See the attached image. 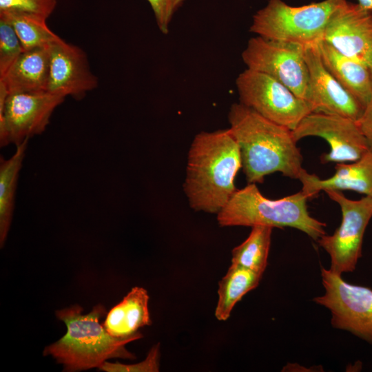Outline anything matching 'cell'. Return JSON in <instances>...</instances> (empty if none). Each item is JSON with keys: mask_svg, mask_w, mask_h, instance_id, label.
Returning <instances> with one entry per match:
<instances>
[{"mask_svg": "<svg viewBox=\"0 0 372 372\" xmlns=\"http://www.w3.org/2000/svg\"><path fill=\"white\" fill-rule=\"evenodd\" d=\"M228 121V129L240 149L248 183H262L266 176L274 172L299 179L304 169L291 130L265 118L240 102L231 105Z\"/></svg>", "mask_w": 372, "mask_h": 372, "instance_id": "obj_1", "label": "cell"}, {"mask_svg": "<svg viewBox=\"0 0 372 372\" xmlns=\"http://www.w3.org/2000/svg\"><path fill=\"white\" fill-rule=\"evenodd\" d=\"M241 167L240 149L229 129L197 134L183 184L191 208L217 214L237 190L234 182Z\"/></svg>", "mask_w": 372, "mask_h": 372, "instance_id": "obj_2", "label": "cell"}, {"mask_svg": "<svg viewBox=\"0 0 372 372\" xmlns=\"http://www.w3.org/2000/svg\"><path fill=\"white\" fill-rule=\"evenodd\" d=\"M78 304L56 311L58 319L67 327V332L56 342L46 347L44 355H52L65 371H79L99 366L107 359H135L125 345L136 338L120 339L111 335L100 324L106 313L101 304L83 314Z\"/></svg>", "mask_w": 372, "mask_h": 372, "instance_id": "obj_3", "label": "cell"}, {"mask_svg": "<svg viewBox=\"0 0 372 372\" xmlns=\"http://www.w3.org/2000/svg\"><path fill=\"white\" fill-rule=\"evenodd\" d=\"M308 199L301 190L282 198L271 200L260 193L256 183H248L235 192L217 214V220L221 227H292L318 240L326 234V224L309 214Z\"/></svg>", "mask_w": 372, "mask_h": 372, "instance_id": "obj_4", "label": "cell"}, {"mask_svg": "<svg viewBox=\"0 0 372 372\" xmlns=\"http://www.w3.org/2000/svg\"><path fill=\"white\" fill-rule=\"evenodd\" d=\"M347 0H323L301 6L282 0H269L253 16L250 32L267 39L289 42L304 47L323 39L334 12Z\"/></svg>", "mask_w": 372, "mask_h": 372, "instance_id": "obj_5", "label": "cell"}, {"mask_svg": "<svg viewBox=\"0 0 372 372\" xmlns=\"http://www.w3.org/2000/svg\"><path fill=\"white\" fill-rule=\"evenodd\" d=\"M236 85L240 103L291 130L313 112L309 103L265 73L247 68L236 78Z\"/></svg>", "mask_w": 372, "mask_h": 372, "instance_id": "obj_6", "label": "cell"}, {"mask_svg": "<svg viewBox=\"0 0 372 372\" xmlns=\"http://www.w3.org/2000/svg\"><path fill=\"white\" fill-rule=\"evenodd\" d=\"M242 59L247 68L271 76L309 103V74L304 46L256 36L248 41Z\"/></svg>", "mask_w": 372, "mask_h": 372, "instance_id": "obj_7", "label": "cell"}, {"mask_svg": "<svg viewBox=\"0 0 372 372\" xmlns=\"http://www.w3.org/2000/svg\"><path fill=\"white\" fill-rule=\"evenodd\" d=\"M325 192L340 205L342 221L333 234H324L317 241L330 256L329 269L342 276L353 272L362 256L364 235L372 218V198L365 196L354 200L347 198L342 191Z\"/></svg>", "mask_w": 372, "mask_h": 372, "instance_id": "obj_8", "label": "cell"}, {"mask_svg": "<svg viewBox=\"0 0 372 372\" xmlns=\"http://www.w3.org/2000/svg\"><path fill=\"white\" fill-rule=\"evenodd\" d=\"M321 278L325 292L313 300L330 311L332 326L372 344V289L350 284L324 267Z\"/></svg>", "mask_w": 372, "mask_h": 372, "instance_id": "obj_9", "label": "cell"}, {"mask_svg": "<svg viewBox=\"0 0 372 372\" xmlns=\"http://www.w3.org/2000/svg\"><path fill=\"white\" fill-rule=\"evenodd\" d=\"M65 97L48 92L12 93L0 98V145L16 146L45 131Z\"/></svg>", "mask_w": 372, "mask_h": 372, "instance_id": "obj_10", "label": "cell"}, {"mask_svg": "<svg viewBox=\"0 0 372 372\" xmlns=\"http://www.w3.org/2000/svg\"><path fill=\"white\" fill-rule=\"evenodd\" d=\"M296 142L307 136H318L329 144L331 150L320 156V161L353 162L371 149L357 121L344 116L311 112L292 130Z\"/></svg>", "mask_w": 372, "mask_h": 372, "instance_id": "obj_11", "label": "cell"}, {"mask_svg": "<svg viewBox=\"0 0 372 372\" xmlns=\"http://www.w3.org/2000/svg\"><path fill=\"white\" fill-rule=\"evenodd\" d=\"M322 40L372 70V11L346 1L330 19Z\"/></svg>", "mask_w": 372, "mask_h": 372, "instance_id": "obj_12", "label": "cell"}, {"mask_svg": "<svg viewBox=\"0 0 372 372\" xmlns=\"http://www.w3.org/2000/svg\"><path fill=\"white\" fill-rule=\"evenodd\" d=\"M50 71L47 92L80 100L99 85L90 70L86 53L62 39L50 45Z\"/></svg>", "mask_w": 372, "mask_h": 372, "instance_id": "obj_13", "label": "cell"}, {"mask_svg": "<svg viewBox=\"0 0 372 372\" xmlns=\"http://www.w3.org/2000/svg\"><path fill=\"white\" fill-rule=\"evenodd\" d=\"M304 57L309 74L312 112L339 115L358 121L364 106L326 68L318 44L305 46Z\"/></svg>", "mask_w": 372, "mask_h": 372, "instance_id": "obj_14", "label": "cell"}, {"mask_svg": "<svg viewBox=\"0 0 372 372\" xmlns=\"http://www.w3.org/2000/svg\"><path fill=\"white\" fill-rule=\"evenodd\" d=\"M335 169V174L326 179L302 171L298 180L309 199L327 190H352L372 198V148L351 163H338Z\"/></svg>", "mask_w": 372, "mask_h": 372, "instance_id": "obj_15", "label": "cell"}, {"mask_svg": "<svg viewBox=\"0 0 372 372\" xmlns=\"http://www.w3.org/2000/svg\"><path fill=\"white\" fill-rule=\"evenodd\" d=\"M50 45L23 51L0 77L8 94L41 93L48 90L50 71Z\"/></svg>", "mask_w": 372, "mask_h": 372, "instance_id": "obj_16", "label": "cell"}, {"mask_svg": "<svg viewBox=\"0 0 372 372\" xmlns=\"http://www.w3.org/2000/svg\"><path fill=\"white\" fill-rule=\"evenodd\" d=\"M318 49L326 68L364 107L372 92V70L344 56L324 40L319 42Z\"/></svg>", "mask_w": 372, "mask_h": 372, "instance_id": "obj_17", "label": "cell"}, {"mask_svg": "<svg viewBox=\"0 0 372 372\" xmlns=\"http://www.w3.org/2000/svg\"><path fill=\"white\" fill-rule=\"evenodd\" d=\"M149 296L143 287H134L107 314L105 330L120 339L141 338L139 329L152 324L148 309Z\"/></svg>", "mask_w": 372, "mask_h": 372, "instance_id": "obj_18", "label": "cell"}, {"mask_svg": "<svg viewBox=\"0 0 372 372\" xmlns=\"http://www.w3.org/2000/svg\"><path fill=\"white\" fill-rule=\"evenodd\" d=\"M262 276L248 269L231 264L218 283V297L214 312L216 319L227 320L242 297L258 287Z\"/></svg>", "mask_w": 372, "mask_h": 372, "instance_id": "obj_19", "label": "cell"}, {"mask_svg": "<svg viewBox=\"0 0 372 372\" xmlns=\"http://www.w3.org/2000/svg\"><path fill=\"white\" fill-rule=\"evenodd\" d=\"M28 139L17 146L8 159H0V244L4 245L10 229L19 173L25 156Z\"/></svg>", "mask_w": 372, "mask_h": 372, "instance_id": "obj_20", "label": "cell"}, {"mask_svg": "<svg viewBox=\"0 0 372 372\" xmlns=\"http://www.w3.org/2000/svg\"><path fill=\"white\" fill-rule=\"evenodd\" d=\"M273 227L255 225L248 237L231 251V264L261 276L267 266Z\"/></svg>", "mask_w": 372, "mask_h": 372, "instance_id": "obj_21", "label": "cell"}, {"mask_svg": "<svg viewBox=\"0 0 372 372\" xmlns=\"http://www.w3.org/2000/svg\"><path fill=\"white\" fill-rule=\"evenodd\" d=\"M12 25L23 51L49 46L60 39L46 23L47 19L33 14L24 12H0Z\"/></svg>", "mask_w": 372, "mask_h": 372, "instance_id": "obj_22", "label": "cell"}, {"mask_svg": "<svg viewBox=\"0 0 372 372\" xmlns=\"http://www.w3.org/2000/svg\"><path fill=\"white\" fill-rule=\"evenodd\" d=\"M23 52L21 41L11 23L0 17V77Z\"/></svg>", "mask_w": 372, "mask_h": 372, "instance_id": "obj_23", "label": "cell"}, {"mask_svg": "<svg viewBox=\"0 0 372 372\" xmlns=\"http://www.w3.org/2000/svg\"><path fill=\"white\" fill-rule=\"evenodd\" d=\"M57 0H0V12H24L48 19L54 12Z\"/></svg>", "mask_w": 372, "mask_h": 372, "instance_id": "obj_24", "label": "cell"}, {"mask_svg": "<svg viewBox=\"0 0 372 372\" xmlns=\"http://www.w3.org/2000/svg\"><path fill=\"white\" fill-rule=\"evenodd\" d=\"M160 366V347H152L144 360L135 364L104 362L99 369L106 372H158Z\"/></svg>", "mask_w": 372, "mask_h": 372, "instance_id": "obj_25", "label": "cell"}, {"mask_svg": "<svg viewBox=\"0 0 372 372\" xmlns=\"http://www.w3.org/2000/svg\"><path fill=\"white\" fill-rule=\"evenodd\" d=\"M151 6L159 30L167 34L176 12L186 0H145Z\"/></svg>", "mask_w": 372, "mask_h": 372, "instance_id": "obj_26", "label": "cell"}, {"mask_svg": "<svg viewBox=\"0 0 372 372\" xmlns=\"http://www.w3.org/2000/svg\"><path fill=\"white\" fill-rule=\"evenodd\" d=\"M357 123L372 148V92L364 107L363 113Z\"/></svg>", "mask_w": 372, "mask_h": 372, "instance_id": "obj_27", "label": "cell"}, {"mask_svg": "<svg viewBox=\"0 0 372 372\" xmlns=\"http://www.w3.org/2000/svg\"><path fill=\"white\" fill-rule=\"evenodd\" d=\"M358 4L362 8L372 11V0H358Z\"/></svg>", "mask_w": 372, "mask_h": 372, "instance_id": "obj_28", "label": "cell"}]
</instances>
